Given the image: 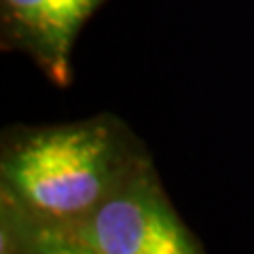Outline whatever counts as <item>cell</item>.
<instances>
[{
    "mask_svg": "<svg viewBox=\"0 0 254 254\" xmlns=\"http://www.w3.org/2000/svg\"><path fill=\"white\" fill-rule=\"evenodd\" d=\"M150 157L117 115L11 125L0 140V197L32 216L74 227Z\"/></svg>",
    "mask_w": 254,
    "mask_h": 254,
    "instance_id": "cell-1",
    "label": "cell"
},
{
    "mask_svg": "<svg viewBox=\"0 0 254 254\" xmlns=\"http://www.w3.org/2000/svg\"><path fill=\"white\" fill-rule=\"evenodd\" d=\"M70 229L98 254H208L172 205L153 157Z\"/></svg>",
    "mask_w": 254,
    "mask_h": 254,
    "instance_id": "cell-2",
    "label": "cell"
},
{
    "mask_svg": "<svg viewBox=\"0 0 254 254\" xmlns=\"http://www.w3.org/2000/svg\"><path fill=\"white\" fill-rule=\"evenodd\" d=\"M106 0H0V41L38 66L53 85L72 81L76 38Z\"/></svg>",
    "mask_w": 254,
    "mask_h": 254,
    "instance_id": "cell-3",
    "label": "cell"
},
{
    "mask_svg": "<svg viewBox=\"0 0 254 254\" xmlns=\"http://www.w3.org/2000/svg\"><path fill=\"white\" fill-rule=\"evenodd\" d=\"M0 254H98L72 229L41 220L0 197Z\"/></svg>",
    "mask_w": 254,
    "mask_h": 254,
    "instance_id": "cell-4",
    "label": "cell"
}]
</instances>
